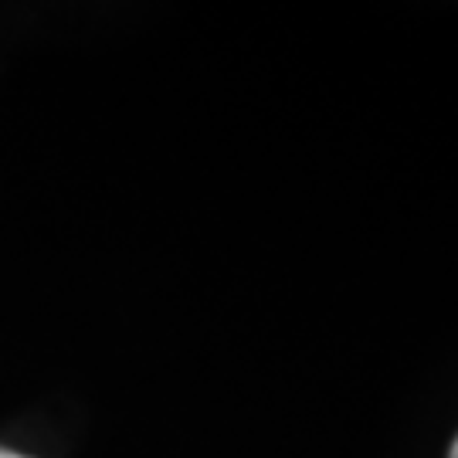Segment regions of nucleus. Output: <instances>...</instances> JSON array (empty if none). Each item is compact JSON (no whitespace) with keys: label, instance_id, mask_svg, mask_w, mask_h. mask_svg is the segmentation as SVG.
<instances>
[{"label":"nucleus","instance_id":"obj_2","mask_svg":"<svg viewBox=\"0 0 458 458\" xmlns=\"http://www.w3.org/2000/svg\"><path fill=\"white\" fill-rule=\"evenodd\" d=\"M448 458H458V438H455V445H452V452H448Z\"/></svg>","mask_w":458,"mask_h":458},{"label":"nucleus","instance_id":"obj_1","mask_svg":"<svg viewBox=\"0 0 458 458\" xmlns=\"http://www.w3.org/2000/svg\"><path fill=\"white\" fill-rule=\"evenodd\" d=\"M0 458H28V455H17V452H7V448H0Z\"/></svg>","mask_w":458,"mask_h":458}]
</instances>
